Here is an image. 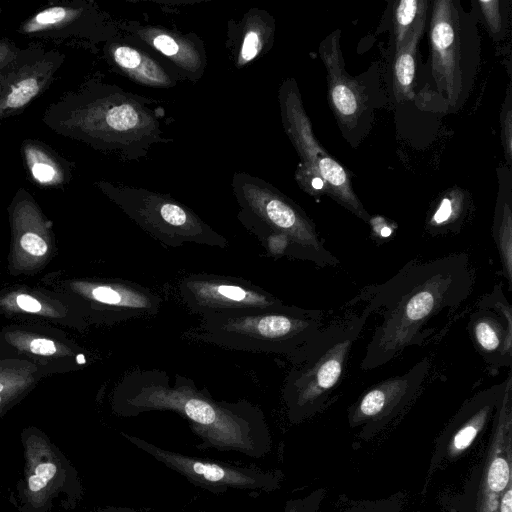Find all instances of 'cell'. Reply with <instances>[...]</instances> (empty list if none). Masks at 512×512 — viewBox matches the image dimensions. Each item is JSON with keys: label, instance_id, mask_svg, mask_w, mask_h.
Returning a JSON list of instances; mask_svg holds the SVG:
<instances>
[{"label": "cell", "instance_id": "cell-1", "mask_svg": "<svg viewBox=\"0 0 512 512\" xmlns=\"http://www.w3.org/2000/svg\"><path fill=\"white\" fill-rule=\"evenodd\" d=\"M473 287V270L464 252L412 259L385 282L364 287L349 304L364 303L378 322L361 369L379 368L404 349L439 336L467 303Z\"/></svg>", "mask_w": 512, "mask_h": 512}, {"label": "cell", "instance_id": "cell-2", "mask_svg": "<svg viewBox=\"0 0 512 512\" xmlns=\"http://www.w3.org/2000/svg\"><path fill=\"white\" fill-rule=\"evenodd\" d=\"M112 406L121 417L151 411L177 413L199 438V450L235 451L263 458L272 448L271 431L258 405L247 400L218 401L181 375H175L171 385L165 371H133L117 387Z\"/></svg>", "mask_w": 512, "mask_h": 512}, {"label": "cell", "instance_id": "cell-3", "mask_svg": "<svg viewBox=\"0 0 512 512\" xmlns=\"http://www.w3.org/2000/svg\"><path fill=\"white\" fill-rule=\"evenodd\" d=\"M369 317L364 308L348 311L286 357L290 369L282 399L290 423L299 424L324 408L342 380L349 354Z\"/></svg>", "mask_w": 512, "mask_h": 512}, {"label": "cell", "instance_id": "cell-4", "mask_svg": "<svg viewBox=\"0 0 512 512\" xmlns=\"http://www.w3.org/2000/svg\"><path fill=\"white\" fill-rule=\"evenodd\" d=\"M232 189L240 207L242 225L253 233L274 257L310 261L317 266H335L338 259L321 241L314 223L301 207L270 183L247 174L235 173Z\"/></svg>", "mask_w": 512, "mask_h": 512}, {"label": "cell", "instance_id": "cell-5", "mask_svg": "<svg viewBox=\"0 0 512 512\" xmlns=\"http://www.w3.org/2000/svg\"><path fill=\"white\" fill-rule=\"evenodd\" d=\"M323 320L319 309L284 304L267 310L203 316L189 334L224 349L287 357L324 326Z\"/></svg>", "mask_w": 512, "mask_h": 512}, {"label": "cell", "instance_id": "cell-6", "mask_svg": "<svg viewBox=\"0 0 512 512\" xmlns=\"http://www.w3.org/2000/svg\"><path fill=\"white\" fill-rule=\"evenodd\" d=\"M429 37L436 89L457 111L470 96L481 63L477 20L459 0L434 1Z\"/></svg>", "mask_w": 512, "mask_h": 512}, {"label": "cell", "instance_id": "cell-7", "mask_svg": "<svg viewBox=\"0 0 512 512\" xmlns=\"http://www.w3.org/2000/svg\"><path fill=\"white\" fill-rule=\"evenodd\" d=\"M21 441L24 474L13 496L18 511L49 512L56 499L65 509H74L83 499L84 488L72 463L40 431H24Z\"/></svg>", "mask_w": 512, "mask_h": 512}, {"label": "cell", "instance_id": "cell-8", "mask_svg": "<svg viewBox=\"0 0 512 512\" xmlns=\"http://www.w3.org/2000/svg\"><path fill=\"white\" fill-rule=\"evenodd\" d=\"M111 192L126 215L165 246L179 247L185 243L228 246L224 236L168 194L134 186L113 188Z\"/></svg>", "mask_w": 512, "mask_h": 512}, {"label": "cell", "instance_id": "cell-9", "mask_svg": "<svg viewBox=\"0 0 512 512\" xmlns=\"http://www.w3.org/2000/svg\"><path fill=\"white\" fill-rule=\"evenodd\" d=\"M282 124L312 183L322 182L325 192L341 206L365 222L370 215L355 194L347 171L316 139L293 78L286 79L278 91Z\"/></svg>", "mask_w": 512, "mask_h": 512}, {"label": "cell", "instance_id": "cell-10", "mask_svg": "<svg viewBox=\"0 0 512 512\" xmlns=\"http://www.w3.org/2000/svg\"><path fill=\"white\" fill-rule=\"evenodd\" d=\"M512 484V374L504 380L491 421L485 455L464 489L460 512H497Z\"/></svg>", "mask_w": 512, "mask_h": 512}, {"label": "cell", "instance_id": "cell-11", "mask_svg": "<svg viewBox=\"0 0 512 512\" xmlns=\"http://www.w3.org/2000/svg\"><path fill=\"white\" fill-rule=\"evenodd\" d=\"M138 449L185 477L194 486L219 495L229 489L273 492L284 481L281 470L241 466L167 450L142 438L121 433Z\"/></svg>", "mask_w": 512, "mask_h": 512}, {"label": "cell", "instance_id": "cell-12", "mask_svg": "<svg viewBox=\"0 0 512 512\" xmlns=\"http://www.w3.org/2000/svg\"><path fill=\"white\" fill-rule=\"evenodd\" d=\"M340 35L339 29L327 35L319 45V55L327 72L329 105L343 137L356 147L370 131L376 102L366 81L346 71Z\"/></svg>", "mask_w": 512, "mask_h": 512}, {"label": "cell", "instance_id": "cell-13", "mask_svg": "<svg viewBox=\"0 0 512 512\" xmlns=\"http://www.w3.org/2000/svg\"><path fill=\"white\" fill-rule=\"evenodd\" d=\"M177 288L185 306L200 317L267 310L285 304L260 286L233 276L188 274Z\"/></svg>", "mask_w": 512, "mask_h": 512}, {"label": "cell", "instance_id": "cell-14", "mask_svg": "<svg viewBox=\"0 0 512 512\" xmlns=\"http://www.w3.org/2000/svg\"><path fill=\"white\" fill-rule=\"evenodd\" d=\"M430 360L423 358L403 374L384 379L364 391L349 407L350 428L368 441L388 426L414 400L429 373Z\"/></svg>", "mask_w": 512, "mask_h": 512}, {"label": "cell", "instance_id": "cell-15", "mask_svg": "<svg viewBox=\"0 0 512 512\" xmlns=\"http://www.w3.org/2000/svg\"><path fill=\"white\" fill-rule=\"evenodd\" d=\"M467 331L475 350L491 371L512 363V306L502 283L483 295L468 317Z\"/></svg>", "mask_w": 512, "mask_h": 512}, {"label": "cell", "instance_id": "cell-16", "mask_svg": "<svg viewBox=\"0 0 512 512\" xmlns=\"http://www.w3.org/2000/svg\"><path fill=\"white\" fill-rule=\"evenodd\" d=\"M504 380L476 392L459 408L435 441L428 478L457 461L491 424Z\"/></svg>", "mask_w": 512, "mask_h": 512}, {"label": "cell", "instance_id": "cell-17", "mask_svg": "<svg viewBox=\"0 0 512 512\" xmlns=\"http://www.w3.org/2000/svg\"><path fill=\"white\" fill-rule=\"evenodd\" d=\"M134 40L157 51L181 78L198 81L206 68L203 41L194 33L181 34L152 24L128 23Z\"/></svg>", "mask_w": 512, "mask_h": 512}, {"label": "cell", "instance_id": "cell-18", "mask_svg": "<svg viewBox=\"0 0 512 512\" xmlns=\"http://www.w3.org/2000/svg\"><path fill=\"white\" fill-rule=\"evenodd\" d=\"M275 20L265 10L250 9L236 24L229 25L227 48L234 65L243 68L267 53L274 42Z\"/></svg>", "mask_w": 512, "mask_h": 512}, {"label": "cell", "instance_id": "cell-19", "mask_svg": "<svg viewBox=\"0 0 512 512\" xmlns=\"http://www.w3.org/2000/svg\"><path fill=\"white\" fill-rule=\"evenodd\" d=\"M112 60L131 81L154 88H172L182 78L170 66L163 64L144 48L134 44L119 43L112 48Z\"/></svg>", "mask_w": 512, "mask_h": 512}, {"label": "cell", "instance_id": "cell-20", "mask_svg": "<svg viewBox=\"0 0 512 512\" xmlns=\"http://www.w3.org/2000/svg\"><path fill=\"white\" fill-rule=\"evenodd\" d=\"M510 167L498 171L499 189L495 205L492 235L502 271L509 289L512 285V194Z\"/></svg>", "mask_w": 512, "mask_h": 512}, {"label": "cell", "instance_id": "cell-21", "mask_svg": "<svg viewBox=\"0 0 512 512\" xmlns=\"http://www.w3.org/2000/svg\"><path fill=\"white\" fill-rule=\"evenodd\" d=\"M424 28L425 26L415 30L409 40L395 52L393 92L398 102L411 100L414 97L413 84L416 71V53Z\"/></svg>", "mask_w": 512, "mask_h": 512}, {"label": "cell", "instance_id": "cell-22", "mask_svg": "<svg viewBox=\"0 0 512 512\" xmlns=\"http://www.w3.org/2000/svg\"><path fill=\"white\" fill-rule=\"evenodd\" d=\"M469 204L461 190L454 189L443 196L434 212L428 217L426 230L431 235L457 233L466 216Z\"/></svg>", "mask_w": 512, "mask_h": 512}, {"label": "cell", "instance_id": "cell-23", "mask_svg": "<svg viewBox=\"0 0 512 512\" xmlns=\"http://www.w3.org/2000/svg\"><path fill=\"white\" fill-rule=\"evenodd\" d=\"M429 2L401 0L394 11L395 52L411 37L415 30L425 26Z\"/></svg>", "mask_w": 512, "mask_h": 512}, {"label": "cell", "instance_id": "cell-24", "mask_svg": "<svg viewBox=\"0 0 512 512\" xmlns=\"http://www.w3.org/2000/svg\"><path fill=\"white\" fill-rule=\"evenodd\" d=\"M477 4L491 36L495 41L501 40L505 35L507 26V8L504 6V2L500 0H479Z\"/></svg>", "mask_w": 512, "mask_h": 512}, {"label": "cell", "instance_id": "cell-25", "mask_svg": "<svg viewBox=\"0 0 512 512\" xmlns=\"http://www.w3.org/2000/svg\"><path fill=\"white\" fill-rule=\"evenodd\" d=\"M404 496L397 493L385 498L356 502L341 512H402Z\"/></svg>", "mask_w": 512, "mask_h": 512}, {"label": "cell", "instance_id": "cell-26", "mask_svg": "<svg viewBox=\"0 0 512 512\" xmlns=\"http://www.w3.org/2000/svg\"><path fill=\"white\" fill-rule=\"evenodd\" d=\"M325 489L318 488L309 494L290 499L285 503L282 512H317L325 497Z\"/></svg>", "mask_w": 512, "mask_h": 512}, {"label": "cell", "instance_id": "cell-27", "mask_svg": "<svg viewBox=\"0 0 512 512\" xmlns=\"http://www.w3.org/2000/svg\"><path fill=\"white\" fill-rule=\"evenodd\" d=\"M39 91V85L33 78L20 81L13 87L7 97L6 105L10 108H18L28 103Z\"/></svg>", "mask_w": 512, "mask_h": 512}, {"label": "cell", "instance_id": "cell-28", "mask_svg": "<svg viewBox=\"0 0 512 512\" xmlns=\"http://www.w3.org/2000/svg\"><path fill=\"white\" fill-rule=\"evenodd\" d=\"M502 112V142L505 152V157L508 165L511 163V128H512V111H511V95H510V87L507 90V97L503 106Z\"/></svg>", "mask_w": 512, "mask_h": 512}, {"label": "cell", "instance_id": "cell-29", "mask_svg": "<svg viewBox=\"0 0 512 512\" xmlns=\"http://www.w3.org/2000/svg\"><path fill=\"white\" fill-rule=\"evenodd\" d=\"M20 245L28 254L33 256H42L48 250L45 240L32 232H27L21 237Z\"/></svg>", "mask_w": 512, "mask_h": 512}, {"label": "cell", "instance_id": "cell-30", "mask_svg": "<svg viewBox=\"0 0 512 512\" xmlns=\"http://www.w3.org/2000/svg\"><path fill=\"white\" fill-rule=\"evenodd\" d=\"M66 16V11L62 7H53L38 13L35 17L36 21L40 24H54L63 20Z\"/></svg>", "mask_w": 512, "mask_h": 512}, {"label": "cell", "instance_id": "cell-31", "mask_svg": "<svg viewBox=\"0 0 512 512\" xmlns=\"http://www.w3.org/2000/svg\"><path fill=\"white\" fill-rule=\"evenodd\" d=\"M30 351L37 355L49 356L57 351L55 343L50 339L35 338L29 343Z\"/></svg>", "mask_w": 512, "mask_h": 512}, {"label": "cell", "instance_id": "cell-32", "mask_svg": "<svg viewBox=\"0 0 512 512\" xmlns=\"http://www.w3.org/2000/svg\"><path fill=\"white\" fill-rule=\"evenodd\" d=\"M34 178L40 182H49L55 176V170L52 166L45 163H35L31 168Z\"/></svg>", "mask_w": 512, "mask_h": 512}, {"label": "cell", "instance_id": "cell-33", "mask_svg": "<svg viewBox=\"0 0 512 512\" xmlns=\"http://www.w3.org/2000/svg\"><path fill=\"white\" fill-rule=\"evenodd\" d=\"M16 303L20 309L30 313H37L42 308L38 300L26 294L18 295L16 297Z\"/></svg>", "mask_w": 512, "mask_h": 512}, {"label": "cell", "instance_id": "cell-34", "mask_svg": "<svg viewBox=\"0 0 512 512\" xmlns=\"http://www.w3.org/2000/svg\"><path fill=\"white\" fill-rule=\"evenodd\" d=\"M497 512H512V484L502 494Z\"/></svg>", "mask_w": 512, "mask_h": 512}, {"label": "cell", "instance_id": "cell-35", "mask_svg": "<svg viewBox=\"0 0 512 512\" xmlns=\"http://www.w3.org/2000/svg\"><path fill=\"white\" fill-rule=\"evenodd\" d=\"M369 222L372 223V226H373V229H374V232L375 234H377L379 237H382V238H387L389 237L392 232H393V229L388 226V225H378L377 223H375L371 218L369 220Z\"/></svg>", "mask_w": 512, "mask_h": 512}, {"label": "cell", "instance_id": "cell-36", "mask_svg": "<svg viewBox=\"0 0 512 512\" xmlns=\"http://www.w3.org/2000/svg\"><path fill=\"white\" fill-rule=\"evenodd\" d=\"M92 512H142L141 510L131 508V507H119V506H109L105 508H101Z\"/></svg>", "mask_w": 512, "mask_h": 512}]
</instances>
